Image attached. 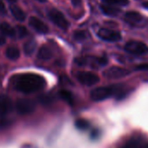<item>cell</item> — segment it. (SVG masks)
<instances>
[{
  "label": "cell",
  "instance_id": "obj_13",
  "mask_svg": "<svg viewBox=\"0 0 148 148\" xmlns=\"http://www.w3.org/2000/svg\"><path fill=\"white\" fill-rule=\"evenodd\" d=\"M101 10L105 15H107L108 16H116L121 12V8H119L117 6L107 4V3L101 4Z\"/></svg>",
  "mask_w": 148,
  "mask_h": 148
},
{
  "label": "cell",
  "instance_id": "obj_28",
  "mask_svg": "<svg viewBox=\"0 0 148 148\" xmlns=\"http://www.w3.org/2000/svg\"><path fill=\"white\" fill-rule=\"evenodd\" d=\"M143 6H144L145 8L148 9V1L147 2H145V3H143Z\"/></svg>",
  "mask_w": 148,
  "mask_h": 148
},
{
  "label": "cell",
  "instance_id": "obj_14",
  "mask_svg": "<svg viewBox=\"0 0 148 148\" xmlns=\"http://www.w3.org/2000/svg\"><path fill=\"white\" fill-rule=\"evenodd\" d=\"M10 13L11 15L17 20V21H20V22H23L26 19V15H25V12L22 10V8H20L19 6L14 4V3H11L10 5Z\"/></svg>",
  "mask_w": 148,
  "mask_h": 148
},
{
  "label": "cell",
  "instance_id": "obj_25",
  "mask_svg": "<svg viewBox=\"0 0 148 148\" xmlns=\"http://www.w3.org/2000/svg\"><path fill=\"white\" fill-rule=\"evenodd\" d=\"M137 70H141V71H148V63H143L140 64L136 67Z\"/></svg>",
  "mask_w": 148,
  "mask_h": 148
},
{
  "label": "cell",
  "instance_id": "obj_16",
  "mask_svg": "<svg viewBox=\"0 0 148 148\" xmlns=\"http://www.w3.org/2000/svg\"><path fill=\"white\" fill-rule=\"evenodd\" d=\"M52 56L53 51L48 45H42L37 52V57L42 61H48L51 59Z\"/></svg>",
  "mask_w": 148,
  "mask_h": 148
},
{
  "label": "cell",
  "instance_id": "obj_27",
  "mask_svg": "<svg viewBox=\"0 0 148 148\" xmlns=\"http://www.w3.org/2000/svg\"><path fill=\"white\" fill-rule=\"evenodd\" d=\"M5 42H6V40H5V36H4L3 34H1V33H0V46L3 45V44L5 43Z\"/></svg>",
  "mask_w": 148,
  "mask_h": 148
},
{
  "label": "cell",
  "instance_id": "obj_8",
  "mask_svg": "<svg viewBox=\"0 0 148 148\" xmlns=\"http://www.w3.org/2000/svg\"><path fill=\"white\" fill-rule=\"evenodd\" d=\"M36 104L30 99H21L16 103V110L19 114H29L34 112Z\"/></svg>",
  "mask_w": 148,
  "mask_h": 148
},
{
  "label": "cell",
  "instance_id": "obj_3",
  "mask_svg": "<svg viewBox=\"0 0 148 148\" xmlns=\"http://www.w3.org/2000/svg\"><path fill=\"white\" fill-rule=\"evenodd\" d=\"M125 50L132 55L144 56L148 54V46L140 41H129L125 44Z\"/></svg>",
  "mask_w": 148,
  "mask_h": 148
},
{
  "label": "cell",
  "instance_id": "obj_17",
  "mask_svg": "<svg viewBox=\"0 0 148 148\" xmlns=\"http://www.w3.org/2000/svg\"><path fill=\"white\" fill-rule=\"evenodd\" d=\"M5 56L9 60L16 61L20 56V51L19 49L15 46H10L5 50Z\"/></svg>",
  "mask_w": 148,
  "mask_h": 148
},
{
  "label": "cell",
  "instance_id": "obj_21",
  "mask_svg": "<svg viewBox=\"0 0 148 148\" xmlns=\"http://www.w3.org/2000/svg\"><path fill=\"white\" fill-rule=\"evenodd\" d=\"M60 96L62 100H64L68 103H72V101H73V96H72L71 93L68 90H61Z\"/></svg>",
  "mask_w": 148,
  "mask_h": 148
},
{
  "label": "cell",
  "instance_id": "obj_18",
  "mask_svg": "<svg viewBox=\"0 0 148 148\" xmlns=\"http://www.w3.org/2000/svg\"><path fill=\"white\" fill-rule=\"evenodd\" d=\"M36 48V42L35 39H30L23 44V51L26 56H31Z\"/></svg>",
  "mask_w": 148,
  "mask_h": 148
},
{
  "label": "cell",
  "instance_id": "obj_6",
  "mask_svg": "<svg viewBox=\"0 0 148 148\" xmlns=\"http://www.w3.org/2000/svg\"><path fill=\"white\" fill-rule=\"evenodd\" d=\"M76 77L80 83L88 87L94 86L100 82V77L96 74L89 71H81L77 74Z\"/></svg>",
  "mask_w": 148,
  "mask_h": 148
},
{
  "label": "cell",
  "instance_id": "obj_5",
  "mask_svg": "<svg viewBox=\"0 0 148 148\" xmlns=\"http://www.w3.org/2000/svg\"><path fill=\"white\" fill-rule=\"evenodd\" d=\"M75 62L79 66H90L92 68H98L105 66L108 63V60L104 57L84 56L75 59Z\"/></svg>",
  "mask_w": 148,
  "mask_h": 148
},
{
  "label": "cell",
  "instance_id": "obj_4",
  "mask_svg": "<svg viewBox=\"0 0 148 148\" xmlns=\"http://www.w3.org/2000/svg\"><path fill=\"white\" fill-rule=\"evenodd\" d=\"M114 93V88L113 87H98L91 91L90 98L94 101H102L113 95Z\"/></svg>",
  "mask_w": 148,
  "mask_h": 148
},
{
  "label": "cell",
  "instance_id": "obj_29",
  "mask_svg": "<svg viewBox=\"0 0 148 148\" xmlns=\"http://www.w3.org/2000/svg\"><path fill=\"white\" fill-rule=\"evenodd\" d=\"M9 3H15L17 0H7Z\"/></svg>",
  "mask_w": 148,
  "mask_h": 148
},
{
  "label": "cell",
  "instance_id": "obj_30",
  "mask_svg": "<svg viewBox=\"0 0 148 148\" xmlns=\"http://www.w3.org/2000/svg\"><path fill=\"white\" fill-rule=\"evenodd\" d=\"M36 1H37L39 3H46L47 2V0H36Z\"/></svg>",
  "mask_w": 148,
  "mask_h": 148
},
{
  "label": "cell",
  "instance_id": "obj_12",
  "mask_svg": "<svg viewBox=\"0 0 148 148\" xmlns=\"http://www.w3.org/2000/svg\"><path fill=\"white\" fill-rule=\"evenodd\" d=\"M13 108L11 100L5 95H0V115L8 114Z\"/></svg>",
  "mask_w": 148,
  "mask_h": 148
},
{
  "label": "cell",
  "instance_id": "obj_2",
  "mask_svg": "<svg viewBox=\"0 0 148 148\" xmlns=\"http://www.w3.org/2000/svg\"><path fill=\"white\" fill-rule=\"evenodd\" d=\"M48 16H49V20L55 25H56L59 29H61L62 30L68 29V28L69 26V23L68 22V20L64 16V15L60 10H58L56 9H50L48 11Z\"/></svg>",
  "mask_w": 148,
  "mask_h": 148
},
{
  "label": "cell",
  "instance_id": "obj_24",
  "mask_svg": "<svg viewBox=\"0 0 148 148\" xmlns=\"http://www.w3.org/2000/svg\"><path fill=\"white\" fill-rule=\"evenodd\" d=\"M6 14V8H5V4L3 3V0H0V15L3 16Z\"/></svg>",
  "mask_w": 148,
  "mask_h": 148
},
{
  "label": "cell",
  "instance_id": "obj_26",
  "mask_svg": "<svg viewBox=\"0 0 148 148\" xmlns=\"http://www.w3.org/2000/svg\"><path fill=\"white\" fill-rule=\"evenodd\" d=\"M70 1H71L72 4H73L75 7H79V6H81L82 2V0H70Z\"/></svg>",
  "mask_w": 148,
  "mask_h": 148
},
{
  "label": "cell",
  "instance_id": "obj_10",
  "mask_svg": "<svg viewBox=\"0 0 148 148\" xmlns=\"http://www.w3.org/2000/svg\"><path fill=\"white\" fill-rule=\"evenodd\" d=\"M29 25L39 34H47L49 30L48 25L36 16H30L29 18Z\"/></svg>",
  "mask_w": 148,
  "mask_h": 148
},
{
  "label": "cell",
  "instance_id": "obj_7",
  "mask_svg": "<svg viewBox=\"0 0 148 148\" xmlns=\"http://www.w3.org/2000/svg\"><path fill=\"white\" fill-rule=\"evenodd\" d=\"M130 71L125 68L122 67H118V66H114L109 69H108L104 73V76L107 77L108 79L110 80H117L121 79L123 77H126L130 75Z\"/></svg>",
  "mask_w": 148,
  "mask_h": 148
},
{
  "label": "cell",
  "instance_id": "obj_20",
  "mask_svg": "<svg viewBox=\"0 0 148 148\" xmlns=\"http://www.w3.org/2000/svg\"><path fill=\"white\" fill-rule=\"evenodd\" d=\"M88 32L85 31V30H76L75 31L74 35H73V37L75 41L77 42H82V41H84L87 39L88 37Z\"/></svg>",
  "mask_w": 148,
  "mask_h": 148
},
{
  "label": "cell",
  "instance_id": "obj_11",
  "mask_svg": "<svg viewBox=\"0 0 148 148\" xmlns=\"http://www.w3.org/2000/svg\"><path fill=\"white\" fill-rule=\"evenodd\" d=\"M125 21L131 25L136 26V25H142L146 19L145 17L138 11H127L124 16Z\"/></svg>",
  "mask_w": 148,
  "mask_h": 148
},
{
  "label": "cell",
  "instance_id": "obj_22",
  "mask_svg": "<svg viewBox=\"0 0 148 148\" xmlns=\"http://www.w3.org/2000/svg\"><path fill=\"white\" fill-rule=\"evenodd\" d=\"M16 36L18 38H23L28 35V30L24 26L17 25L16 28Z\"/></svg>",
  "mask_w": 148,
  "mask_h": 148
},
{
  "label": "cell",
  "instance_id": "obj_23",
  "mask_svg": "<svg viewBox=\"0 0 148 148\" xmlns=\"http://www.w3.org/2000/svg\"><path fill=\"white\" fill-rule=\"evenodd\" d=\"M75 126L77 128L84 130V129H87L88 127V122L84 121V120H78L75 122Z\"/></svg>",
  "mask_w": 148,
  "mask_h": 148
},
{
  "label": "cell",
  "instance_id": "obj_19",
  "mask_svg": "<svg viewBox=\"0 0 148 148\" xmlns=\"http://www.w3.org/2000/svg\"><path fill=\"white\" fill-rule=\"evenodd\" d=\"M103 3L114 5V6H126L129 4V0H101Z\"/></svg>",
  "mask_w": 148,
  "mask_h": 148
},
{
  "label": "cell",
  "instance_id": "obj_1",
  "mask_svg": "<svg viewBox=\"0 0 148 148\" xmlns=\"http://www.w3.org/2000/svg\"><path fill=\"white\" fill-rule=\"evenodd\" d=\"M14 88L23 94H31L42 90L45 85V79L37 74L24 73L16 75L13 80Z\"/></svg>",
  "mask_w": 148,
  "mask_h": 148
},
{
  "label": "cell",
  "instance_id": "obj_15",
  "mask_svg": "<svg viewBox=\"0 0 148 148\" xmlns=\"http://www.w3.org/2000/svg\"><path fill=\"white\" fill-rule=\"evenodd\" d=\"M0 33L3 34L4 36L8 37H16V29L13 28L10 23L3 22L0 23Z\"/></svg>",
  "mask_w": 148,
  "mask_h": 148
},
{
  "label": "cell",
  "instance_id": "obj_9",
  "mask_svg": "<svg viewBox=\"0 0 148 148\" xmlns=\"http://www.w3.org/2000/svg\"><path fill=\"white\" fill-rule=\"evenodd\" d=\"M98 36L106 41V42H118L121 39V34L118 30L114 29H105L102 28L98 31Z\"/></svg>",
  "mask_w": 148,
  "mask_h": 148
}]
</instances>
